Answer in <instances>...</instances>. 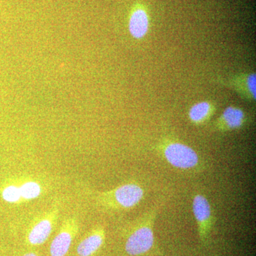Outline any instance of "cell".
<instances>
[{
  "mask_svg": "<svg viewBox=\"0 0 256 256\" xmlns=\"http://www.w3.org/2000/svg\"><path fill=\"white\" fill-rule=\"evenodd\" d=\"M163 153L166 161L178 169H192L195 168L200 161L196 152L182 143H170L165 146Z\"/></svg>",
  "mask_w": 256,
  "mask_h": 256,
  "instance_id": "6da1fadb",
  "label": "cell"
},
{
  "mask_svg": "<svg viewBox=\"0 0 256 256\" xmlns=\"http://www.w3.org/2000/svg\"><path fill=\"white\" fill-rule=\"evenodd\" d=\"M154 244V234L149 226L138 228L128 238L126 250L129 255L137 256L149 252Z\"/></svg>",
  "mask_w": 256,
  "mask_h": 256,
  "instance_id": "7a4b0ae2",
  "label": "cell"
},
{
  "mask_svg": "<svg viewBox=\"0 0 256 256\" xmlns=\"http://www.w3.org/2000/svg\"><path fill=\"white\" fill-rule=\"evenodd\" d=\"M77 222L68 220L64 223L62 230L54 239L50 246V256H65L72 246L74 234L77 230Z\"/></svg>",
  "mask_w": 256,
  "mask_h": 256,
  "instance_id": "3957f363",
  "label": "cell"
},
{
  "mask_svg": "<svg viewBox=\"0 0 256 256\" xmlns=\"http://www.w3.org/2000/svg\"><path fill=\"white\" fill-rule=\"evenodd\" d=\"M112 194L120 206L130 208L136 206L142 200L144 191L139 185L127 184L114 190Z\"/></svg>",
  "mask_w": 256,
  "mask_h": 256,
  "instance_id": "277c9868",
  "label": "cell"
},
{
  "mask_svg": "<svg viewBox=\"0 0 256 256\" xmlns=\"http://www.w3.org/2000/svg\"><path fill=\"white\" fill-rule=\"evenodd\" d=\"M193 212L202 237L206 236L212 220V210L206 197L200 194L195 196L193 200Z\"/></svg>",
  "mask_w": 256,
  "mask_h": 256,
  "instance_id": "5b68a950",
  "label": "cell"
},
{
  "mask_svg": "<svg viewBox=\"0 0 256 256\" xmlns=\"http://www.w3.org/2000/svg\"><path fill=\"white\" fill-rule=\"evenodd\" d=\"M53 229V216H47L37 222L30 230L28 240L30 244L38 246L43 244L50 237Z\"/></svg>",
  "mask_w": 256,
  "mask_h": 256,
  "instance_id": "8992f818",
  "label": "cell"
},
{
  "mask_svg": "<svg viewBox=\"0 0 256 256\" xmlns=\"http://www.w3.org/2000/svg\"><path fill=\"white\" fill-rule=\"evenodd\" d=\"M105 234L102 229L94 230L84 239L77 248L79 256H92L104 244Z\"/></svg>",
  "mask_w": 256,
  "mask_h": 256,
  "instance_id": "52a82bcc",
  "label": "cell"
},
{
  "mask_svg": "<svg viewBox=\"0 0 256 256\" xmlns=\"http://www.w3.org/2000/svg\"><path fill=\"white\" fill-rule=\"evenodd\" d=\"M149 28V20L146 12L138 10L132 13L130 20L129 30L131 34L136 38L146 36Z\"/></svg>",
  "mask_w": 256,
  "mask_h": 256,
  "instance_id": "ba28073f",
  "label": "cell"
},
{
  "mask_svg": "<svg viewBox=\"0 0 256 256\" xmlns=\"http://www.w3.org/2000/svg\"><path fill=\"white\" fill-rule=\"evenodd\" d=\"M224 124L230 129L242 127L244 120V114L240 109L229 107L224 111L222 116Z\"/></svg>",
  "mask_w": 256,
  "mask_h": 256,
  "instance_id": "9c48e42d",
  "label": "cell"
},
{
  "mask_svg": "<svg viewBox=\"0 0 256 256\" xmlns=\"http://www.w3.org/2000/svg\"><path fill=\"white\" fill-rule=\"evenodd\" d=\"M212 108L207 102H201L192 106L190 111V118L192 121L200 124L203 122L210 116Z\"/></svg>",
  "mask_w": 256,
  "mask_h": 256,
  "instance_id": "30bf717a",
  "label": "cell"
},
{
  "mask_svg": "<svg viewBox=\"0 0 256 256\" xmlns=\"http://www.w3.org/2000/svg\"><path fill=\"white\" fill-rule=\"evenodd\" d=\"M22 198L24 200H34L41 194L40 185L35 182H28L23 184L20 188Z\"/></svg>",
  "mask_w": 256,
  "mask_h": 256,
  "instance_id": "8fae6325",
  "label": "cell"
},
{
  "mask_svg": "<svg viewBox=\"0 0 256 256\" xmlns=\"http://www.w3.org/2000/svg\"><path fill=\"white\" fill-rule=\"evenodd\" d=\"M2 198L4 201L10 202V203H16L20 201L22 198L20 188L14 186V185L8 186L3 190Z\"/></svg>",
  "mask_w": 256,
  "mask_h": 256,
  "instance_id": "7c38bea8",
  "label": "cell"
},
{
  "mask_svg": "<svg viewBox=\"0 0 256 256\" xmlns=\"http://www.w3.org/2000/svg\"><path fill=\"white\" fill-rule=\"evenodd\" d=\"M248 86L252 95L255 98L256 96V75L252 74L248 78Z\"/></svg>",
  "mask_w": 256,
  "mask_h": 256,
  "instance_id": "4fadbf2b",
  "label": "cell"
},
{
  "mask_svg": "<svg viewBox=\"0 0 256 256\" xmlns=\"http://www.w3.org/2000/svg\"><path fill=\"white\" fill-rule=\"evenodd\" d=\"M23 256H37V255L36 254H34V252H28V254H26Z\"/></svg>",
  "mask_w": 256,
  "mask_h": 256,
  "instance_id": "5bb4252c",
  "label": "cell"
}]
</instances>
